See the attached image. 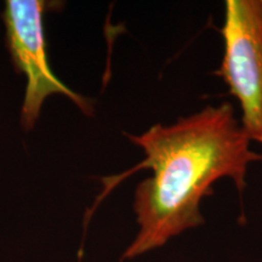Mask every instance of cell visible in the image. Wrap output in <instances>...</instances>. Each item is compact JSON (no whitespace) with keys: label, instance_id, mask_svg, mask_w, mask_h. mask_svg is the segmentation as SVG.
<instances>
[{"label":"cell","instance_id":"1","mask_svg":"<svg viewBox=\"0 0 262 262\" xmlns=\"http://www.w3.org/2000/svg\"><path fill=\"white\" fill-rule=\"evenodd\" d=\"M126 136L143 149L146 158L129 171L102 179L103 192L95 202L97 206L131 173L143 168L153 170L152 178L136 188L134 210L140 229L122 260L162 248L176 235L202 226L199 205L212 193L211 186L229 178L243 192L248 165L262 160V155L250 149L251 140L228 102L206 106L172 125L156 124L142 135Z\"/></svg>","mask_w":262,"mask_h":262},{"label":"cell","instance_id":"2","mask_svg":"<svg viewBox=\"0 0 262 262\" xmlns=\"http://www.w3.org/2000/svg\"><path fill=\"white\" fill-rule=\"evenodd\" d=\"M63 2L8 0L2 17L6 27V47L18 74L27 77L21 111V124L29 131L40 114L41 104L50 95H64L85 114H93V102L61 81L51 71L42 17L45 12L63 8Z\"/></svg>","mask_w":262,"mask_h":262},{"label":"cell","instance_id":"3","mask_svg":"<svg viewBox=\"0 0 262 262\" xmlns=\"http://www.w3.org/2000/svg\"><path fill=\"white\" fill-rule=\"evenodd\" d=\"M222 38L216 75L241 103L249 139L262 143V0H226Z\"/></svg>","mask_w":262,"mask_h":262}]
</instances>
